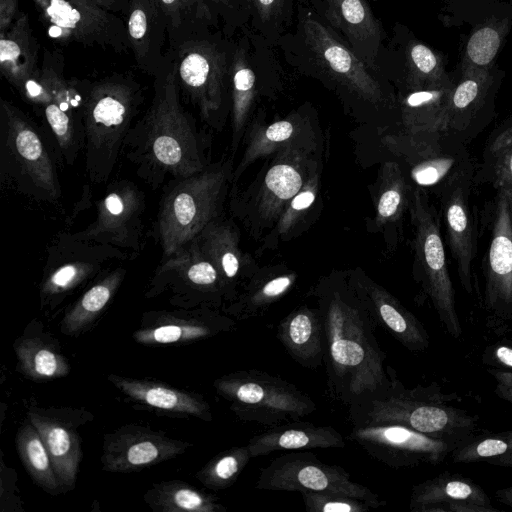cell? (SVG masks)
Listing matches in <instances>:
<instances>
[{
	"label": "cell",
	"instance_id": "56",
	"mask_svg": "<svg viewBox=\"0 0 512 512\" xmlns=\"http://www.w3.org/2000/svg\"><path fill=\"white\" fill-rule=\"evenodd\" d=\"M497 360L507 366L512 367V349L506 346H500L495 350Z\"/></svg>",
	"mask_w": 512,
	"mask_h": 512
},
{
	"label": "cell",
	"instance_id": "48",
	"mask_svg": "<svg viewBox=\"0 0 512 512\" xmlns=\"http://www.w3.org/2000/svg\"><path fill=\"white\" fill-rule=\"evenodd\" d=\"M213 330V326L205 324H167L138 331L135 339L144 344H169L204 338L210 336Z\"/></svg>",
	"mask_w": 512,
	"mask_h": 512
},
{
	"label": "cell",
	"instance_id": "37",
	"mask_svg": "<svg viewBox=\"0 0 512 512\" xmlns=\"http://www.w3.org/2000/svg\"><path fill=\"white\" fill-rule=\"evenodd\" d=\"M168 26V48L209 34L215 10L209 0H159Z\"/></svg>",
	"mask_w": 512,
	"mask_h": 512
},
{
	"label": "cell",
	"instance_id": "42",
	"mask_svg": "<svg viewBox=\"0 0 512 512\" xmlns=\"http://www.w3.org/2000/svg\"><path fill=\"white\" fill-rule=\"evenodd\" d=\"M124 275L125 270L117 268L87 290L63 319L62 330L74 333L89 324L110 301Z\"/></svg>",
	"mask_w": 512,
	"mask_h": 512
},
{
	"label": "cell",
	"instance_id": "21",
	"mask_svg": "<svg viewBox=\"0 0 512 512\" xmlns=\"http://www.w3.org/2000/svg\"><path fill=\"white\" fill-rule=\"evenodd\" d=\"M473 183V178L463 179L439 197L447 245L467 293L473 291L472 266L477 252V222L470 202Z\"/></svg>",
	"mask_w": 512,
	"mask_h": 512
},
{
	"label": "cell",
	"instance_id": "29",
	"mask_svg": "<svg viewBox=\"0 0 512 512\" xmlns=\"http://www.w3.org/2000/svg\"><path fill=\"white\" fill-rule=\"evenodd\" d=\"M276 336L287 353L301 366L319 368L324 360L325 344L319 308L301 305L285 316Z\"/></svg>",
	"mask_w": 512,
	"mask_h": 512
},
{
	"label": "cell",
	"instance_id": "19",
	"mask_svg": "<svg viewBox=\"0 0 512 512\" xmlns=\"http://www.w3.org/2000/svg\"><path fill=\"white\" fill-rule=\"evenodd\" d=\"M0 72L26 102L41 110L46 90L41 81L40 43L25 12L0 33Z\"/></svg>",
	"mask_w": 512,
	"mask_h": 512
},
{
	"label": "cell",
	"instance_id": "13",
	"mask_svg": "<svg viewBox=\"0 0 512 512\" xmlns=\"http://www.w3.org/2000/svg\"><path fill=\"white\" fill-rule=\"evenodd\" d=\"M146 196L132 181L111 182L98 201L96 218L84 230L67 234L78 241L139 254L145 243Z\"/></svg>",
	"mask_w": 512,
	"mask_h": 512
},
{
	"label": "cell",
	"instance_id": "33",
	"mask_svg": "<svg viewBox=\"0 0 512 512\" xmlns=\"http://www.w3.org/2000/svg\"><path fill=\"white\" fill-rule=\"evenodd\" d=\"M29 419L48 450L62 489L73 488L81 460V448L77 435L64 423L35 411L29 412Z\"/></svg>",
	"mask_w": 512,
	"mask_h": 512
},
{
	"label": "cell",
	"instance_id": "10",
	"mask_svg": "<svg viewBox=\"0 0 512 512\" xmlns=\"http://www.w3.org/2000/svg\"><path fill=\"white\" fill-rule=\"evenodd\" d=\"M167 50L175 64L180 92L207 125L221 130L226 118V80L231 67L222 46L208 34Z\"/></svg>",
	"mask_w": 512,
	"mask_h": 512
},
{
	"label": "cell",
	"instance_id": "43",
	"mask_svg": "<svg viewBox=\"0 0 512 512\" xmlns=\"http://www.w3.org/2000/svg\"><path fill=\"white\" fill-rule=\"evenodd\" d=\"M409 90L436 88L453 83L443 57L427 45L414 41L406 51Z\"/></svg>",
	"mask_w": 512,
	"mask_h": 512
},
{
	"label": "cell",
	"instance_id": "15",
	"mask_svg": "<svg viewBox=\"0 0 512 512\" xmlns=\"http://www.w3.org/2000/svg\"><path fill=\"white\" fill-rule=\"evenodd\" d=\"M348 439L392 468L435 465L461 445L392 423L353 424Z\"/></svg>",
	"mask_w": 512,
	"mask_h": 512
},
{
	"label": "cell",
	"instance_id": "2",
	"mask_svg": "<svg viewBox=\"0 0 512 512\" xmlns=\"http://www.w3.org/2000/svg\"><path fill=\"white\" fill-rule=\"evenodd\" d=\"M209 138L184 107L175 64L167 50L153 76L150 104L135 120L123 144L122 156L153 190L172 180L194 175L210 163Z\"/></svg>",
	"mask_w": 512,
	"mask_h": 512
},
{
	"label": "cell",
	"instance_id": "17",
	"mask_svg": "<svg viewBox=\"0 0 512 512\" xmlns=\"http://www.w3.org/2000/svg\"><path fill=\"white\" fill-rule=\"evenodd\" d=\"M315 151L287 149L276 153L255 187L250 222L257 229H272L288 202L319 166Z\"/></svg>",
	"mask_w": 512,
	"mask_h": 512
},
{
	"label": "cell",
	"instance_id": "38",
	"mask_svg": "<svg viewBox=\"0 0 512 512\" xmlns=\"http://www.w3.org/2000/svg\"><path fill=\"white\" fill-rule=\"evenodd\" d=\"M231 77V149L233 153L246 132L247 121L255 96V75L249 68L245 52L239 49L233 55L230 67Z\"/></svg>",
	"mask_w": 512,
	"mask_h": 512
},
{
	"label": "cell",
	"instance_id": "11",
	"mask_svg": "<svg viewBox=\"0 0 512 512\" xmlns=\"http://www.w3.org/2000/svg\"><path fill=\"white\" fill-rule=\"evenodd\" d=\"M46 33L59 43L126 53L130 42L126 22L91 0H31Z\"/></svg>",
	"mask_w": 512,
	"mask_h": 512
},
{
	"label": "cell",
	"instance_id": "6",
	"mask_svg": "<svg viewBox=\"0 0 512 512\" xmlns=\"http://www.w3.org/2000/svg\"><path fill=\"white\" fill-rule=\"evenodd\" d=\"M1 183L36 201L57 202L62 195L48 141L19 107L0 100Z\"/></svg>",
	"mask_w": 512,
	"mask_h": 512
},
{
	"label": "cell",
	"instance_id": "23",
	"mask_svg": "<svg viewBox=\"0 0 512 512\" xmlns=\"http://www.w3.org/2000/svg\"><path fill=\"white\" fill-rule=\"evenodd\" d=\"M305 40L317 61L338 81L373 103L383 100L378 82L358 56L338 41L319 21L308 16L303 21Z\"/></svg>",
	"mask_w": 512,
	"mask_h": 512
},
{
	"label": "cell",
	"instance_id": "18",
	"mask_svg": "<svg viewBox=\"0 0 512 512\" xmlns=\"http://www.w3.org/2000/svg\"><path fill=\"white\" fill-rule=\"evenodd\" d=\"M499 82L494 67L461 70L451 91L446 129L466 144L474 140L494 118Z\"/></svg>",
	"mask_w": 512,
	"mask_h": 512
},
{
	"label": "cell",
	"instance_id": "52",
	"mask_svg": "<svg viewBox=\"0 0 512 512\" xmlns=\"http://www.w3.org/2000/svg\"><path fill=\"white\" fill-rule=\"evenodd\" d=\"M20 12L19 0H0V33L12 26Z\"/></svg>",
	"mask_w": 512,
	"mask_h": 512
},
{
	"label": "cell",
	"instance_id": "39",
	"mask_svg": "<svg viewBox=\"0 0 512 512\" xmlns=\"http://www.w3.org/2000/svg\"><path fill=\"white\" fill-rule=\"evenodd\" d=\"M508 18H490L473 30L465 45L461 70L489 69L510 29Z\"/></svg>",
	"mask_w": 512,
	"mask_h": 512
},
{
	"label": "cell",
	"instance_id": "12",
	"mask_svg": "<svg viewBox=\"0 0 512 512\" xmlns=\"http://www.w3.org/2000/svg\"><path fill=\"white\" fill-rule=\"evenodd\" d=\"M41 81L46 101L40 111L63 162L73 165L84 148L83 109L91 81L66 78L63 54L46 48L41 56Z\"/></svg>",
	"mask_w": 512,
	"mask_h": 512
},
{
	"label": "cell",
	"instance_id": "40",
	"mask_svg": "<svg viewBox=\"0 0 512 512\" xmlns=\"http://www.w3.org/2000/svg\"><path fill=\"white\" fill-rule=\"evenodd\" d=\"M17 447L23 465L46 491L56 494L62 487L57 479L48 450L34 425H23L17 435Z\"/></svg>",
	"mask_w": 512,
	"mask_h": 512
},
{
	"label": "cell",
	"instance_id": "25",
	"mask_svg": "<svg viewBox=\"0 0 512 512\" xmlns=\"http://www.w3.org/2000/svg\"><path fill=\"white\" fill-rule=\"evenodd\" d=\"M318 147L317 133L308 117L294 114L266 126L256 124L247 131L245 150L234 169L233 183L235 184L243 172L259 158L287 149L316 152Z\"/></svg>",
	"mask_w": 512,
	"mask_h": 512
},
{
	"label": "cell",
	"instance_id": "14",
	"mask_svg": "<svg viewBox=\"0 0 512 512\" xmlns=\"http://www.w3.org/2000/svg\"><path fill=\"white\" fill-rule=\"evenodd\" d=\"M256 488L347 494L368 502L374 509L386 504L371 489L353 481L343 467L326 464L309 452H293L274 458L261 469Z\"/></svg>",
	"mask_w": 512,
	"mask_h": 512
},
{
	"label": "cell",
	"instance_id": "55",
	"mask_svg": "<svg viewBox=\"0 0 512 512\" xmlns=\"http://www.w3.org/2000/svg\"><path fill=\"white\" fill-rule=\"evenodd\" d=\"M102 8L115 14L126 15L130 0H91Z\"/></svg>",
	"mask_w": 512,
	"mask_h": 512
},
{
	"label": "cell",
	"instance_id": "27",
	"mask_svg": "<svg viewBox=\"0 0 512 512\" xmlns=\"http://www.w3.org/2000/svg\"><path fill=\"white\" fill-rule=\"evenodd\" d=\"M410 510L414 512L497 511L483 489L472 480L444 473L413 487Z\"/></svg>",
	"mask_w": 512,
	"mask_h": 512
},
{
	"label": "cell",
	"instance_id": "44",
	"mask_svg": "<svg viewBox=\"0 0 512 512\" xmlns=\"http://www.w3.org/2000/svg\"><path fill=\"white\" fill-rule=\"evenodd\" d=\"M319 166L312 171L302 188L288 202L274 227L267 235L265 247L276 244L288 236L314 205L319 191Z\"/></svg>",
	"mask_w": 512,
	"mask_h": 512
},
{
	"label": "cell",
	"instance_id": "4",
	"mask_svg": "<svg viewBox=\"0 0 512 512\" xmlns=\"http://www.w3.org/2000/svg\"><path fill=\"white\" fill-rule=\"evenodd\" d=\"M233 172L232 158L222 159L164 186L154 226L163 258L185 248L221 217Z\"/></svg>",
	"mask_w": 512,
	"mask_h": 512
},
{
	"label": "cell",
	"instance_id": "35",
	"mask_svg": "<svg viewBox=\"0 0 512 512\" xmlns=\"http://www.w3.org/2000/svg\"><path fill=\"white\" fill-rule=\"evenodd\" d=\"M109 380L126 395L149 406L211 419L208 404L191 394L160 383L109 375Z\"/></svg>",
	"mask_w": 512,
	"mask_h": 512
},
{
	"label": "cell",
	"instance_id": "31",
	"mask_svg": "<svg viewBox=\"0 0 512 512\" xmlns=\"http://www.w3.org/2000/svg\"><path fill=\"white\" fill-rule=\"evenodd\" d=\"M297 274L285 267L259 268L243 285L228 312L239 320L261 316L295 285Z\"/></svg>",
	"mask_w": 512,
	"mask_h": 512
},
{
	"label": "cell",
	"instance_id": "36",
	"mask_svg": "<svg viewBox=\"0 0 512 512\" xmlns=\"http://www.w3.org/2000/svg\"><path fill=\"white\" fill-rule=\"evenodd\" d=\"M413 189L398 162H385L379 173L374 227L378 230L387 226L399 228L409 210Z\"/></svg>",
	"mask_w": 512,
	"mask_h": 512
},
{
	"label": "cell",
	"instance_id": "1",
	"mask_svg": "<svg viewBox=\"0 0 512 512\" xmlns=\"http://www.w3.org/2000/svg\"><path fill=\"white\" fill-rule=\"evenodd\" d=\"M320 310L327 386L348 408L383 396L390 384L386 354L375 335L379 327L346 276L322 280L315 289Z\"/></svg>",
	"mask_w": 512,
	"mask_h": 512
},
{
	"label": "cell",
	"instance_id": "7",
	"mask_svg": "<svg viewBox=\"0 0 512 512\" xmlns=\"http://www.w3.org/2000/svg\"><path fill=\"white\" fill-rule=\"evenodd\" d=\"M384 143L406 166L413 188L438 198L457 182L473 178L475 165L466 143L447 129L388 135Z\"/></svg>",
	"mask_w": 512,
	"mask_h": 512
},
{
	"label": "cell",
	"instance_id": "24",
	"mask_svg": "<svg viewBox=\"0 0 512 512\" xmlns=\"http://www.w3.org/2000/svg\"><path fill=\"white\" fill-rule=\"evenodd\" d=\"M194 240L218 269L224 282L226 298L232 302L243 285L259 269L253 259L240 249L237 227L231 221L220 217L210 223Z\"/></svg>",
	"mask_w": 512,
	"mask_h": 512
},
{
	"label": "cell",
	"instance_id": "5",
	"mask_svg": "<svg viewBox=\"0 0 512 512\" xmlns=\"http://www.w3.org/2000/svg\"><path fill=\"white\" fill-rule=\"evenodd\" d=\"M390 384L378 398L348 408L353 424L392 423L431 437L463 444L473 437L476 420L464 410L448 406L434 386L406 388L391 366L386 367Z\"/></svg>",
	"mask_w": 512,
	"mask_h": 512
},
{
	"label": "cell",
	"instance_id": "58",
	"mask_svg": "<svg viewBox=\"0 0 512 512\" xmlns=\"http://www.w3.org/2000/svg\"><path fill=\"white\" fill-rule=\"evenodd\" d=\"M487 461L490 464H494V465L512 467V451L505 455H502V456H499L496 458H492V459H488Z\"/></svg>",
	"mask_w": 512,
	"mask_h": 512
},
{
	"label": "cell",
	"instance_id": "3",
	"mask_svg": "<svg viewBox=\"0 0 512 512\" xmlns=\"http://www.w3.org/2000/svg\"><path fill=\"white\" fill-rule=\"evenodd\" d=\"M144 101L143 88L132 75L114 73L90 83L83 109V152L92 183L111 178Z\"/></svg>",
	"mask_w": 512,
	"mask_h": 512
},
{
	"label": "cell",
	"instance_id": "50",
	"mask_svg": "<svg viewBox=\"0 0 512 512\" xmlns=\"http://www.w3.org/2000/svg\"><path fill=\"white\" fill-rule=\"evenodd\" d=\"M308 512H368L374 509L368 502L356 497L331 492H301Z\"/></svg>",
	"mask_w": 512,
	"mask_h": 512
},
{
	"label": "cell",
	"instance_id": "57",
	"mask_svg": "<svg viewBox=\"0 0 512 512\" xmlns=\"http://www.w3.org/2000/svg\"><path fill=\"white\" fill-rule=\"evenodd\" d=\"M496 497L500 502L512 507V487H507L496 491Z\"/></svg>",
	"mask_w": 512,
	"mask_h": 512
},
{
	"label": "cell",
	"instance_id": "59",
	"mask_svg": "<svg viewBox=\"0 0 512 512\" xmlns=\"http://www.w3.org/2000/svg\"><path fill=\"white\" fill-rule=\"evenodd\" d=\"M214 10L224 11L228 9L231 5V0H209Z\"/></svg>",
	"mask_w": 512,
	"mask_h": 512
},
{
	"label": "cell",
	"instance_id": "8",
	"mask_svg": "<svg viewBox=\"0 0 512 512\" xmlns=\"http://www.w3.org/2000/svg\"><path fill=\"white\" fill-rule=\"evenodd\" d=\"M214 386L237 417L264 426L299 421L316 410V403L293 383L262 370L236 371Z\"/></svg>",
	"mask_w": 512,
	"mask_h": 512
},
{
	"label": "cell",
	"instance_id": "26",
	"mask_svg": "<svg viewBox=\"0 0 512 512\" xmlns=\"http://www.w3.org/2000/svg\"><path fill=\"white\" fill-rule=\"evenodd\" d=\"M126 27L137 67L155 76L161 68L167 49L168 26L159 0H130Z\"/></svg>",
	"mask_w": 512,
	"mask_h": 512
},
{
	"label": "cell",
	"instance_id": "22",
	"mask_svg": "<svg viewBox=\"0 0 512 512\" xmlns=\"http://www.w3.org/2000/svg\"><path fill=\"white\" fill-rule=\"evenodd\" d=\"M346 280L379 327L389 331L410 351H423L428 347L429 339L424 326L389 291L361 269L351 271Z\"/></svg>",
	"mask_w": 512,
	"mask_h": 512
},
{
	"label": "cell",
	"instance_id": "51",
	"mask_svg": "<svg viewBox=\"0 0 512 512\" xmlns=\"http://www.w3.org/2000/svg\"><path fill=\"white\" fill-rule=\"evenodd\" d=\"M509 145H512V115L492 130L486 140L483 156Z\"/></svg>",
	"mask_w": 512,
	"mask_h": 512
},
{
	"label": "cell",
	"instance_id": "9",
	"mask_svg": "<svg viewBox=\"0 0 512 512\" xmlns=\"http://www.w3.org/2000/svg\"><path fill=\"white\" fill-rule=\"evenodd\" d=\"M408 212L413 226L416 278L447 331L458 338L462 330L440 230L439 213L431 204L428 194L416 188L413 189Z\"/></svg>",
	"mask_w": 512,
	"mask_h": 512
},
{
	"label": "cell",
	"instance_id": "45",
	"mask_svg": "<svg viewBox=\"0 0 512 512\" xmlns=\"http://www.w3.org/2000/svg\"><path fill=\"white\" fill-rule=\"evenodd\" d=\"M24 372L32 378L65 376L69 365L65 358L38 339H26L16 347Z\"/></svg>",
	"mask_w": 512,
	"mask_h": 512
},
{
	"label": "cell",
	"instance_id": "34",
	"mask_svg": "<svg viewBox=\"0 0 512 512\" xmlns=\"http://www.w3.org/2000/svg\"><path fill=\"white\" fill-rule=\"evenodd\" d=\"M453 83L429 89L409 90L400 101L403 130L421 133L446 129Z\"/></svg>",
	"mask_w": 512,
	"mask_h": 512
},
{
	"label": "cell",
	"instance_id": "53",
	"mask_svg": "<svg viewBox=\"0 0 512 512\" xmlns=\"http://www.w3.org/2000/svg\"><path fill=\"white\" fill-rule=\"evenodd\" d=\"M489 372L497 382L496 393L512 403V373L498 370H490Z\"/></svg>",
	"mask_w": 512,
	"mask_h": 512
},
{
	"label": "cell",
	"instance_id": "16",
	"mask_svg": "<svg viewBox=\"0 0 512 512\" xmlns=\"http://www.w3.org/2000/svg\"><path fill=\"white\" fill-rule=\"evenodd\" d=\"M489 204L490 238L483 261L485 304L500 317L512 319V192L496 189Z\"/></svg>",
	"mask_w": 512,
	"mask_h": 512
},
{
	"label": "cell",
	"instance_id": "30",
	"mask_svg": "<svg viewBox=\"0 0 512 512\" xmlns=\"http://www.w3.org/2000/svg\"><path fill=\"white\" fill-rule=\"evenodd\" d=\"M345 445V439L334 427L300 420L272 426L247 443L251 457L281 450L343 448Z\"/></svg>",
	"mask_w": 512,
	"mask_h": 512
},
{
	"label": "cell",
	"instance_id": "20",
	"mask_svg": "<svg viewBox=\"0 0 512 512\" xmlns=\"http://www.w3.org/2000/svg\"><path fill=\"white\" fill-rule=\"evenodd\" d=\"M126 257L113 247L62 235L50 248L47 258L48 276L43 282L42 293L54 295L69 291L97 275L113 259Z\"/></svg>",
	"mask_w": 512,
	"mask_h": 512
},
{
	"label": "cell",
	"instance_id": "54",
	"mask_svg": "<svg viewBox=\"0 0 512 512\" xmlns=\"http://www.w3.org/2000/svg\"><path fill=\"white\" fill-rule=\"evenodd\" d=\"M257 11L263 21L279 16L283 0H254Z\"/></svg>",
	"mask_w": 512,
	"mask_h": 512
},
{
	"label": "cell",
	"instance_id": "49",
	"mask_svg": "<svg viewBox=\"0 0 512 512\" xmlns=\"http://www.w3.org/2000/svg\"><path fill=\"white\" fill-rule=\"evenodd\" d=\"M475 182L512 192V145L484 155L481 168L475 172Z\"/></svg>",
	"mask_w": 512,
	"mask_h": 512
},
{
	"label": "cell",
	"instance_id": "46",
	"mask_svg": "<svg viewBox=\"0 0 512 512\" xmlns=\"http://www.w3.org/2000/svg\"><path fill=\"white\" fill-rule=\"evenodd\" d=\"M252 458L246 446L232 447L213 458L197 477L208 488L225 489L234 484Z\"/></svg>",
	"mask_w": 512,
	"mask_h": 512
},
{
	"label": "cell",
	"instance_id": "41",
	"mask_svg": "<svg viewBox=\"0 0 512 512\" xmlns=\"http://www.w3.org/2000/svg\"><path fill=\"white\" fill-rule=\"evenodd\" d=\"M151 506L168 512H223L226 508L213 495L179 482H170L149 493Z\"/></svg>",
	"mask_w": 512,
	"mask_h": 512
},
{
	"label": "cell",
	"instance_id": "32",
	"mask_svg": "<svg viewBox=\"0 0 512 512\" xmlns=\"http://www.w3.org/2000/svg\"><path fill=\"white\" fill-rule=\"evenodd\" d=\"M325 15L331 25L349 39L368 61L376 55L381 28L366 0H324Z\"/></svg>",
	"mask_w": 512,
	"mask_h": 512
},
{
	"label": "cell",
	"instance_id": "47",
	"mask_svg": "<svg viewBox=\"0 0 512 512\" xmlns=\"http://www.w3.org/2000/svg\"><path fill=\"white\" fill-rule=\"evenodd\" d=\"M512 451V431L491 433L486 436L472 437L452 452L456 463H470L488 460Z\"/></svg>",
	"mask_w": 512,
	"mask_h": 512
},
{
	"label": "cell",
	"instance_id": "28",
	"mask_svg": "<svg viewBox=\"0 0 512 512\" xmlns=\"http://www.w3.org/2000/svg\"><path fill=\"white\" fill-rule=\"evenodd\" d=\"M184 449L181 442L144 430L116 433L107 440L102 457L106 470L127 472L157 464Z\"/></svg>",
	"mask_w": 512,
	"mask_h": 512
}]
</instances>
